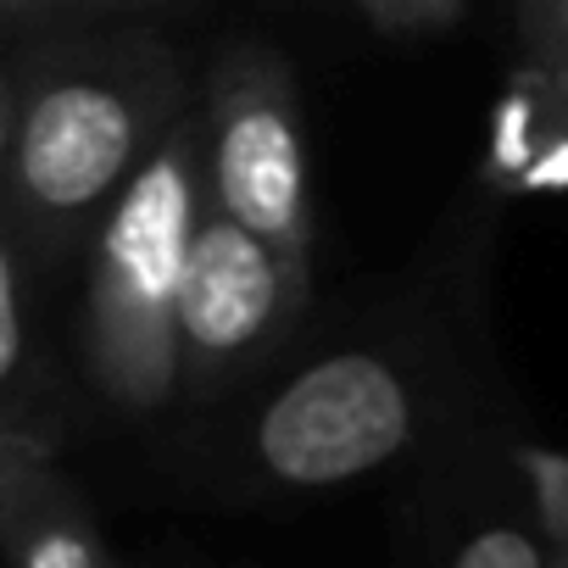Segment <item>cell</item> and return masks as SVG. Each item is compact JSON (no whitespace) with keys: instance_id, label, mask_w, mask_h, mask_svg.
<instances>
[{"instance_id":"7","label":"cell","mask_w":568,"mask_h":568,"mask_svg":"<svg viewBox=\"0 0 568 568\" xmlns=\"http://www.w3.org/2000/svg\"><path fill=\"white\" fill-rule=\"evenodd\" d=\"M23 368H29V278H23V245L12 234L0 251V385H7V407L23 402Z\"/></svg>"},{"instance_id":"10","label":"cell","mask_w":568,"mask_h":568,"mask_svg":"<svg viewBox=\"0 0 568 568\" xmlns=\"http://www.w3.org/2000/svg\"><path fill=\"white\" fill-rule=\"evenodd\" d=\"M518 23L529 62L568 79V0H518Z\"/></svg>"},{"instance_id":"5","label":"cell","mask_w":568,"mask_h":568,"mask_svg":"<svg viewBox=\"0 0 568 568\" xmlns=\"http://www.w3.org/2000/svg\"><path fill=\"white\" fill-rule=\"evenodd\" d=\"M307 291L313 262H296L284 245L206 201L179 302L184 374L212 379L217 368L251 357L307 307Z\"/></svg>"},{"instance_id":"4","label":"cell","mask_w":568,"mask_h":568,"mask_svg":"<svg viewBox=\"0 0 568 568\" xmlns=\"http://www.w3.org/2000/svg\"><path fill=\"white\" fill-rule=\"evenodd\" d=\"M418 407L374 352H335L302 368L256 418V463L296 490H329L407 452Z\"/></svg>"},{"instance_id":"8","label":"cell","mask_w":568,"mask_h":568,"mask_svg":"<svg viewBox=\"0 0 568 568\" xmlns=\"http://www.w3.org/2000/svg\"><path fill=\"white\" fill-rule=\"evenodd\" d=\"M518 474L535 490V513L551 546V562L568 568V452H546V446H518L513 452Z\"/></svg>"},{"instance_id":"3","label":"cell","mask_w":568,"mask_h":568,"mask_svg":"<svg viewBox=\"0 0 568 568\" xmlns=\"http://www.w3.org/2000/svg\"><path fill=\"white\" fill-rule=\"evenodd\" d=\"M206 201L313 262V195L296 90L278 57L245 45L212 73L206 95Z\"/></svg>"},{"instance_id":"11","label":"cell","mask_w":568,"mask_h":568,"mask_svg":"<svg viewBox=\"0 0 568 568\" xmlns=\"http://www.w3.org/2000/svg\"><path fill=\"white\" fill-rule=\"evenodd\" d=\"M385 34H435L463 18V0H352Z\"/></svg>"},{"instance_id":"2","label":"cell","mask_w":568,"mask_h":568,"mask_svg":"<svg viewBox=\"0 0 568 568\" xmlns=\"http://www.w3.org/2000/svg\"><path fill=\"white\" fill-rule=\"evenodd\" d=\"M168 90L118 73H51L7 112L12 234L57 245L106 217L168 129Z\"/></svg>"},{"instance_id":"9","label":"cell","mask_w":568,"mask_h":568,"mask_svg":"<svg viewBox=\"0 0 568 568\" xmlns=\"http://www.w3.org/2000/svg\"><path fill=\"white\" fill-rule=\"evenodd\" d=\"M452 568H551V546H540L518 524H485L457 546Z\"/></svg>"},{"instance_id":"6","label":"cell","mask_w":568,"mask_h":568,"mask_svg":"<svg viewBox=\"0 0 568 568\" xmlns=\"http://www.w3.org/2000/svg\"><path fill=\"white\" fill-rule=\"evenodd\" d=\"M0 524L12 568H112L84 496L40 429H0Z\"/></svg>"},{"instance_id":"1","label":"cell","mask_w":568,"mask_h":568,"mask_svg":"<svg viewBox=\"0 0 568 568\" xmlns=\"http://www.w3.org/2000/svg\"><path fill=\"white\" fill-rule=\"evenodd\" d=\"M206 212V112H179L134 168L95 240L90 368L123 413H156L179 374V302Z\"/></svg>"},{"instance_id":"12","label":"cell","mask_w":568,"mask_h":568,"mask_svg":"<svg viewBox=\"0 0 568 568\" xmlns=\"http://www.w3.org/2000/svg\"><path fill=\"white\" fill-rule=\"evenodd\" d=\"M57 7H112V0H57Z\"/></svg>"}]
</instances>
